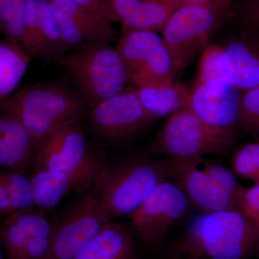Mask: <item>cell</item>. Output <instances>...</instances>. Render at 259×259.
<instances>
[{"mask_svg":"<svg viewBox=\"0 0 259 259\" xmlns=\"http://www.w3.org/2000/svg\"><path fill=\"white\" fill-rule=\"evenodd\" d=\"M173 259L259 257V227L236 211L203 212L169 249Z\"/></svg>","mask_w":259,"mask_h":259,"instance_id":"cell-1","label":"cell"},{"mask_svg":"<svg viewBox=\"0 0 259 259\" xmlns=\"http://www.w3.org/2000/svg\"><path fill=\"white\" fill-rule=\"evenodd\" d=\"M170 179L168 161L141 153L105 163L90 190L107 218L130 215Z\"/></svg>","mask_w":259,"mask_h":259,"instance_id":"cell-2","label":"cell"},{"mask_svg":"<svg viewBox=\"0 0 259 259\" xmlns=\"http://www.w3.org/2000/svg\"><path fill=\"white\" fill-rule=\"evenodd\" d=\"M0 108L18 117L36 148L56 127L84 115L88 106L77 89L53 81L23 89L1 102Z\"/></svg>","mask_w":259,"mask_h":259,"instance_id":"cell-3","label":"cell"},{"mask_svg":"<svg viewBox=\"0 0 259 259\" xmlns=\"http://www.w3.org/2000/svg\"><path fill=\"white\" fill-rule=\"evenodd\" d=\"M170 179L203 212L238 211L242 185L234 174L204 156L169 158Z\"/></svg>","mask_w":259,"mask_h":259,"instance_id":"cell-4","label":"cell"},{"mask_svg":"<svg viewBox=\"0 0 259 259\" xmlns=\"http://www.w3.org/2000/svg\"><path fill=\"white\" fill-rule=\"evenodd\" d=\"M236 140L234 127L209 125L186 108L170 116L143 153L169 158L225 156Z\"/></svg>","mask_w":259,"mask_h":259,"instance_id":"cell-5","label":"cell"},{"mask_svg":"<svg viewBox=\"0 0 259 259\" xmlns=\"http://www.w3.org/2000/svg\"><path fill=\"white\" fill-rule=\"evenodd\" d=\"M57 64L74 80L89 109L120 93L128 83L122 59L110 44L83 46L65 55Z\"/></svg>","mask_w":259,"mask_h":259,"instance_id":"cell-6","label":"cell"},{"mask_svg":"<svg viewBox=\"0 0 259 259\" xmlns=\"http://www.w3.org/2000/svg\"><path fill=\"white\" fill-rule=\"evenodd\" d=\"M231 13V5H184L168 19L163 40L175 72L190 64L194 55Z\"/></svg>","mask_w":259,"mask_h":259,"instance_id":"cell-7","label":"cell"},{"mask_svg":"<svg viewBox=\"0 0 259 259\" xmlns=\"http://www.w3.org/2000/svg\"><path fill=\"white\" fill-rule=\"evenodd\" d=\"M83 115L66 121L48 135L35 148L32 171L76 172L100 168L106 163L87 141Z\"/></svg>","mask_w":259,"mask_h":259,"instance_id":"cell-8","label":"cell"},{"mask_svg":"<svg viewBox=\"0 0 259 259\" xmlns=\"http://www.w3.org/2000/svg\"><path fill=\"white\" fill-rule=\"evenodd\" d=\"M189 202L185 192L177 183L166 181L160 184L130 214L133 231L149 248L161 245L185 216Z\"/></svg>","mask_w":259,"mask_h":259,"instance_id":"cell-9","label":"cell"},{"mask_svg":"<svg viewBox=\"0 0 259 259\" xmlns=\"http://www.w3.org/2000/svg\"><path fill=\"white\" fill-rule=\"evenodd\" d=\"M153 119L134 88L125 89L100 102L87 114L88 126L93 134L112 144L131 141Z\"/></svg>","mask_w":259,"mask_h":259,"instance_id":"cell-10","label":"cell"},{"mask_svg":"<svg viewBox=\"0 0 259 259\" xmlns=\"http://www.w3.org/2000/svg\"><path fill=\"white\" fill-rule=\"evenodd\" d=\"M110 221L90 191L53 222L45 259H74Z\"/></svg>","mask_w":259,"mask_h":259,"instance_id":"cell-11","label":"cell"},{"mask_svg":"<svg viewBox=\"0 0 259 259\" xmlns=\"http://www.w3.org/2000/svg\"><path fill=\"white\" fill-rule=\"evenodd\" d=\"M53 222L36 207L16 211L3 219L0 241L5 259H45Z\"/></svg>","mask_w":259,"mask_h":259,"instance_id":"cell-12","label":"cell"},{"mask_svg":"<svg viewBox=\"0 0 259 259\" xmlns=\"http://www.w3.org/2000/svg\"><path fill=\"white\" fill-rule=\"evenodd\" d=\"M70 52L90 44L117 38L112 23L71 0H48Z\"/></svg>","mask_w":259,"mask_h":259,"instance_id":"cell-13","label":"cell"},{"mask_svg":"<svg viewBox=\"0 0 259 259\" xmlns=\"http://www.w3.org/2000/svg\"><path fill=\"white\" fill-rule=\"evenodd\" d=\"M22 47L30 57L49 62L70 53L48 0H28Z\"/></svg>","mask_w":259,"mask_h":259,"instance_id":"cell-14","label":"cell"},{"mask_svg":"<svg viewBox=\"0 0 259 259\" xmlns=\"http://www.w3.org/2000/svg\"><path fill=\"white\" fill-rule=\"evenodd\" d=\"M240 90L225 78L218 77L192 90L190 109L209 125L234 127L239 122Z\"/></svg>","mask_w":259,"mask_h":259,"instance_id":"cell-15","label":"cell"},{"mask_svg":"<svg viewBox=\"0 0 259 259\" xmlns=\"http://www.w3.org/2000/svg\"><path fill=\"white\" fill-rule=\"evenodd\" d=\"M102 167L76 172L32 171L30 179L35 207L45 212L51 210L68 194L91 190Z\"/></svg>","mask_w":259,"mask_h":259,"instance_id":"cell-16","label":"cell"},{"mask_svg":"<svg viewBox=\"0 0 259 259\" xmlns=\"http://www.w3.org/2000/svg\"><path fill=\"white\" fill-rule=\"evenodd\" d=\"M222 48L216 67L221 77L240 90L259 87V40L240 32Z\"/></svg>","mask_w":259,"mask_h":259,"instance_id":"cell-17","label":"cell"},{"mask_svg":"<svg viewBox=\"0 0 259 259\" xmlns=\"http://www.w3.org/2000/svg\"><path fill=\"white\" fill-rule=\"evenodd\" d=\"M35 146L20 120L0 108V169L28 175L33 170Z\"/></svg>","mask_w":259,"mask_h":259,"instance_id":"cell-18","label":"cell"},{"mask_svg":"<svg viewBox=\"0 0 259 259\" xmlns=\"http://www.w3.org/2000/svg\"><path fill=\"white\" fill-rule=\"evenodd\" d=\"M122 28L162 31L180 0H111Z\"/></svg>","mask_w":259,"mask_h":259,"instance_id":"cell-19","label":"cell"},{"mask_svg":"<svg viewBox=\"0 0 259 259\" xmlns=\"http://www.w3.org/2000/svg\"><path fill=\"white\" fill-rule=\"evenodd\" d=\"M136 255L129 228L110 221L74 259H135Z\"/></svg>","mask_w":259,"mask_h":259,"instance_id":"cell-20","label":"cell"},{"mask_svg":"<svg viewBox=\"0 0 259 259\" xmlns=\"http://www.w3.org/2000/svg\"><path fill=\"white\" fill-rule=\"evenodd\" d=\"M163 44V37L157 32L122 28V36L115 49L125 66L128 83Z\"/></svg>","mask_w":259,"mask_h":259,"instance_id":"cell-21","label":"cell"},{"mask_svg":"<svg viewBox=\"0 0 259 259\" xmlns=\"http://www.w3.org/2000/svg\"><path fill=\"white\" fill-rule=\"evenodd\" d=\"M144 108L154 118L190 108L192 91L173 82L135 88Z\"/></svg>","mask_w":259,"mask_h":259,"instance_id":"cell-22","label":"cell"},{"mask_svg":"<svg viewBox=\"0 0 259 259\" xmlns=\"http://www.w3.org/2000/svg\"><path fill=\"white\" fill-rule=\"evenodd\" d=\"M31 57L16 42H0V103L18 88Z\"/></svg>","mask_w":259,"mask_h":259,"instance_id":"cell-23","label":"cell"},{"mask_svg":"<svg viewBox=\"0 0 259 259\" xmlns=\"http://www.w3.org/2000/svg\"><path fill=\"white\" fill-rule=\"evenodd\" d=\"M27 3L28 0H0V32L21 47Z\"/></svg>","mask_w":259,"mask_h":259,"instance_id":"cell-24","label":"cell"},{"mask_svg":"<svg viewBox=\"0 0 259 259\" xmlns=\"http://www.w3.org/2000/svg\"><path fill=\"white\" fill-rule=\"evenodd\" d=\"M15 212L35 207L30 177L21 172L2 169Z\"/></svg>","mask_w":259,"mask_h":259,"instance_id":"cell-25","label":"cell"},{"mask_svg":"<svg viewBox=\"0 0 259 259\" xmlns=\"http://www.w3.org/2000/svg\"><path fill=\"white\" fill-rule=\"evenodd\" d=\"M231 166L237 176L243 180L259 181V144L241 146L232 155Z\"/></svg>","mask_w":259,"mask_h":259,"instance_id":"cell-26","label":"cell"},{"mask_svg":"<svg viewBox=\"0 0 259 259\" xmlns=\"http://www.w3.org/2000/svg\"><path fill=\"white\" fill-rule=\"evenodd\" d=\"M236 17L240 32L259 40V0H247Z\"/></svg>","mask_w":259,"mask_h":259,"instance_id":"cell-27","label":"cell"},{"mask_svg":"<svg viewBox=\"0 0 259 259\" xmlns=\"http://www.w3.org/2000/svg\"><path fill=\"white\" fill-rule=\"evenodd\" d=\"M221 52L222 48L220 46H209L204 49L199 61L198 75L192 90L210 80L221 77L216 67V63Z\"/></svg>","mask_w":259,"mask_h":259,"instance_id":"cell-28","label":"cell"},{"mask_svg":"<svg viewBox=\"0 0 259 259\" xmlns=\"http://www.w3.org/2000/svg\"><path fill=\"white\" fill-rule=\"evenodd\" d=\"M239 122L256 132L259 127V87L248 90L241 98Z\"/></svg>","mask_w":259,"mask_h":259,"instance_id":"cell-29","label":"cell"},{"mask_svg":"<svg viewBox=\"0 0 259 259\" xmlns=\"http://www.w3.org/2000/svg\"><path fill=\"white\" fill-rule=\"evenodd\" d=\"M238 211L259 227V181L248 188L242 185L238 194Z\"/></svg>","mask_w":259,"mask_h":259,"instance_id":"cell-30","label":"cell"},{"mask_svg":"<svg viewBox=\"0 0 259 259\" xmlns=\"http://www.w3.org/2000/svg\"><path fill=\"white\" fill-rule=\"evenodd\" d=\"M76 4L86 8L105 19L110 23H119V19L116 15L111 0H71Z\"/></svg>","mask_w":259,"mask_h":259,"instance_id":"cell-31","label":"cell"},{"mask_svg":"<svg viewBox=\"0 0 259 259\" xmlns=\"http://www.w3.org/2000/svg\"><path fill=\"white\" fill-rule=\"evenodd\" d=\"M15 212L3 171L0 169V218L5 219Z\"/></svg>","mask_w":259,"mask_h":259,"instance_id":"cell-32","label":"cell"},{"mask_svg":"<svg viewBox=\"0 0 259 259\" xmlns=\"http://www.w3.org/2000/svg\"><path fill=\"white\" fill-rule=\"evenodd\" d=\"M180 2L182 6L191 5H213L220 4V3L231 5V4H228V3H226V2L223 1V0H180Z\"/></svg>","mask_w":259,"mask_h":259,"instance_id":"cell-33","label":"cell"},{"mask_svg":"<svg viewBox=\"0 0 259 259\" xmlns=\"http://www.w3.org/2000/svg\"><path fill=\"white\" fill-rule=\"evenodd\" d=\"M3 221V218H0V226H1ZM0 259H5L4 250H3V246H2L1 241H0Z\"/></svg>","mask_w":259,"mask_h":259,"instance_id":"cell-34","label":"cell"},{"mask_svg":"<svg viewBox=\"0 0 259 259\" xmlns=\"http://www.w3.org/2000/svg\"><path fill=\"white\" fill-rule=\"evenodd\" d=\"M223 1L226 2V3H228V4L231 5L232 0H223Z\"/></svg>","mask_w":259,"mask_h":259,"instance_id":"cell-35","label":"cell"},{"mask_svg":"<svg viewBox=\"0 0 259 259\" xmlns=\"http://www.w3.org/2000/svg\"><path fill=\"white\" fill-rule=\"evenodd\" d=\"M256 132H257V133H258V134H259V127H258V130H257Z\"/></svg>","mask_w":259,"mask_h":259,"instance_id":"cell-36","label":"cell"},{"mask_svg":"<svg viewBox=\"0 0 259 259\" xmlns=\"http://www.w3.org/2000/svg\"><path fill=\"white\" fill-rule=\"evenodd\" d=\"M184 259H192V258H184Z\"/></svg>","mask_w":259,"mask_h":259,"instance_id":"cell-37","label":"cell"}]
</instances>
